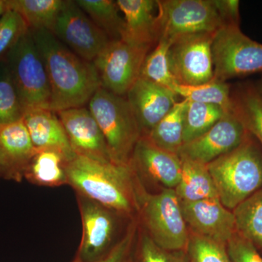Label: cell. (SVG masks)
I'll return each instance as SVG.
<instances>
[{
    "label": "cell",
    "mask_w": 262,
    "mask_h": 262,
    "mask_svg": "<svg viewBox=\"0 0 262 262\" xmlns=\"http://www.w3.org/2000/svg\"><path fill=\"white\" fill-rule=\"evenodd\" d=\"M30 31L47 72L51 110L58 113L85 106L101 87L94 63L77 56L50 31Z\"/></svg>",
    "instance_id": "cell-1"
},
{
    "label": "cell",
    "mask_w": 262,
    "mask_h": 262,
    "mask_svg": "<svg viewBox=\"0 0 262 262\" xmlns=\"http://www.w3.org/2000/svg\"><path fill=\"white\" fill-rule=\"evenodd\" d=\"M67 184L93 201L130 218H137L146 190L130 165L75 155L66 164Z\"/></svg>",
    "instance_id": "cell-2"
},
{
    "label": "cell",
    "mask_w": 262,
    "mask_h": 262,
    "mask_svg": "<svg viewBox=\"0 0 262 262\" xmlns=\"http://www.w3.org/2000/svg\"><path fill=\"white\" fill-rule=\"evenodd\" d=\"M207 167L221 203L231 211L262 189V147L250 134L238 147Z\"/></svg>",
    "instance_id": "cell-3"
},
{
    "label": "cell",
    "mask_w": 262,
    "mask_h": 262,
    "mask_svg": "<svg viewBox=\"0 0 262 262\" xmlns=\"http://www.w3.org/2000/svg\"><path fill=\"white\" fill-rule=\"evenodd\" d=\"M88 108L104 136L113 161L130 165L141 133L126 97L101 87L90 100Z\"/></svg>",
    "instance_id": "cell-4"
},
{
    "label": "cell",
    "mask_w": 262,
    "mask_h": 262,
    "mask_svg": "<svg viewBox=\"0 0 262 262\" xmlns=\"http://www.w3.org/2000/svg\"><path fill=\"white\" fill-rule=\"evenodd\" d=\"M82 224V236L76 259L98 262L111 252L126 234L130 218L75 192Z\"/></svg>",
    "instance_id": "cell-5"
},
{
    "label": "cell",
    "mask_w": 262,
    "mask_h": 262,
    "mask_svg": "<svg viewBox=\"0 0 262 262\" xmlns=\"http://www.w3.org/2000/svg\"><path fill=\"white\" fill-rule=\"evenodd\" d=\"M137 220L151 239L170 251H185L189 239L181 203L173 189L143 192Z\"/></svg>",
    "instance_id": "cell-6"
},
{
    "label": "cell",
    "mask_w": 262,
    "mask_h": 262,
    "mask_svg": "<svg viewBox=\"0 0 262 262\" xmlns=\"http://www.w3.org/2000/svg\"><path fill=\"white\" fill-rule=\"evenodd\" d=\"M7 56L8 68L24 113L32 110H51V87L47 72L30 30Z\"/></svg>",
    "instance_id": "cell-7"
},
{
    "label": "cell",
    "mask_w": 262,
    "mask_h": 262,
    "mask_svg": "<svg viewBox=\"0 0 262 262\" xmlns=\"http://www.w3.org/2000/svg\"><path fill=\"white\" fill-rule=\"evenodd\" d=\"M212 54L215 80L262 73V45L246 36L239 25H225L215 33Z\"/></svg>",
    "instance_id": "cell-8"
},
{
    "label": "cell",
    "mask_w": 262,
    "mask_h": 262,
    "mask_svg": "<svg viewBox=\"0 0 262 262\" xmlns=\"http://www.w3.org/2000/svg\"><path fill=\"white\" fill-rule=\"evenodd\" d=\"M158 39L198 33H215L225 26L214 0H158Z\"/></svg>",
    "instance_id": "cell-9"
},
{
    "label": "cell",
    "mask_w": 262,
    "mask_h": 262,
    "mask_svg": "<svg viewBox=\"0 0 262 262\" xmlns=\"http://www.w3.org/2000/svg\"><path fill=\"white\" fill-rule=\"evenodd\" d=\"M151 48L122 39L112 40L93 62L101 87L118 96H126L140 77Z\"/></svg>",
    "instance_id": "cell-10"
},
{
    "label": "cell",
    "mask_w": 262,
    "mask_h": 262,
    "mask_svg": "<svg viewBox=\"0 0 262 262\" xmlns=\"http://www.w3.org/2000/svg\"><path fill=\"white\" fill-rule=\"evenodd\" d=\"M215 33L187 34L172 40L169 63L177 84L198 85L213 80L212 43Z\"/></svg>",
    "instance_id": "cell-11"
},
{
    "label": "cell",
    "mask_w": 262,
    "mask_h": 262,
    "mask_svg": "<svg viewBox=\"0 0 262 262\" xmlns=\"http://www.w3.org/2000/svg\"><path fill=\"white\" fill-rule=\"evenodd\" d=\"M52 33L77 56L92 63L112 41L76 1H66Z\"/></svg>",
    "instance_id": "cell-12"
},
{
    "label": "cell",
    "mask_w": 262,
    "mask_h": 262,
    "mask_svg": "<svg viewBox=\"0 0 262 262\" xmlns=\"http://www.w3.org/2000/svg\"><path fill=\"white\" fill-rule=\"evenodd\" d=\"M249 134L233 112L227 113L204 134L183 144L180 158L208 165L238 147Z\"/></svg>",
    "instance_id": "cell-13"
},
{
    "label": "cell",
    "mask_w": 262,
    "mask_h": 262,
    "mask_svg": "<svg viewBox=\"0 0 262 262\" xmlns=\"http://www.w3.org/2000/svg\"><path fill=\"white\" fill-rule=\"evenodd\" d=\"M130 166L143 187L158 186L175 189L182 172L178 155L158 147L146 136H141L131 156Z\"/></svg>",
    "instance_id": "cell-14"
},
{
    "label": "cell",
    "mask_w": 262,
    "mask_h": 262,
    "mask_svg": "<svg viewBox=\"0 0 262 262\" xmlns=\"http://www.w3.org/2000/svg\"><path fill=\"white\" fill-rule=\"evenodd\" d=\"M180 203L183 216L191 233L226 244L235 233L233 211L226 208L220 198Z\"/></svg>",
    "instance_id": "cell-15"
},
{
    "label": "cell",
    "mask_w": 262,
    "mask_h": 262,
    "mask_svg": "<svg viewBox=\"0 0 262 262\" xmlns=\"http://www.w3.org/2000/svg\"><path fill=\"white\" fill-rule=\"evenodd\" d=\"M56 114L75 155L98 161L113 162L104 136L89 108H69Z\"/></svg>",
    "instance_id": "cell-16"
},
{
    "label": "cell",
    "mask_w": 262,
    "mask_h": 262,
    "mask_svg": "<svg viewBox=\"0 0 262 262\" xmlns=\"http://www.w3.org/2000/svg\"><path fill=\"white\" fill-rule=\"evenodd\" d=\"M125 97L139 124L141 136H147L178 101V96L173 90L142 77L136 81Z\"/></svg>",
    "instance_id": "cell-17"
},
{
    "label": "cell",
    "mask_w": 262,
    "mask_h": 262,
    "mask_svg": "<svg viewBox=\"0 0 262 262\" xmlns=\"http://www.w3.org/2000/svg\"><path fill=\"white\" fill-rule=\"evenodd\" d=\"M25 123L36 149H53L67 160L75 156L61 120L51 110H32L24 114Z\"/></svg>",
    "instance_id": "cell-18"
},
{
    "label": "cell",
    "mask_w": 262,
    "mask_h": 262,
    "mask_svg": "<svg viewBox=\"0 0 262 262\" xmlns=\"http://www.w3.org/2000/svg\"><path fill=\"white\" fill-rule=\"evenodd\" d=\"M117 6L124 15L121 39L131 44L151 48L158 42L156 32V1L117 0Z\"/></svg>",
    "instance_id": "cell-19"
},
{
    "label": "cell",
    "mask_w": 262,
    "mask_h": 262,
    "mask_svg": "<svg viewBox=\"0 0 262 262\" xmlns=\"http://www.w3.org/2000/svg\"><path fill=\"white\" fill-rule=\"evenodd\" d=\"M64 155L53 149H36L22 173L36 185L59 187L67 184Z\"/></svg>",
    "instance_id": "cell-20"
},
{
    "label": "cell",
    "mask_w": 262,
    "mask_h": 262,
    "mask_svg": "<svg viewBox=\"0 0 262 262\" xmlns=\"http://www.w3.org/2000/svg\"><path fill=\"white\" fill-rule=\"evenodd\" d=\"M182 172L174 189L180 202H195L219 198L216 187L208 167L204 164L180 158Z\"/></svg>",
    "instance_id": "cell-21"
},
{
    "label": "cell",
    "mask_w": 262,
    "mask_h": 262,
    "mask_svg": "<svg viewBox=\"0 0 262 262\" xmlns=\"http://www.w3.org/2000/svg\"><path fill=\"white\" fill-rule=\"evenodd\" d=\"M0 149L11 162L17 174L22 173L36 151L23 119L0 124Z\"/></svg>",
    "instance_id": "cell-22"
},
{
    "label": "cell",
    "mask_w": 262,
    "mask_h": 262,
    "mask_svg": "<svg viewBox=\"0 0 262 262\" xmlns=\"http://www.w3.org/2000/svg\"><path fill=\"white\" fill-rule=\"evenodd\" d=\"M232 111L262 147V99L254 84H239L232 91Z\"/></svg>",
    "instance_id": "cell-23"
},
{
    "label": "cell",
    "mask_w": 262,
    "mask_h": 262,
    "mask_svg": "<svg viewBox=\"0 0 262 262\" xmlns=\"http://www.w3.org/2000/svg\"><path fill=\"white\" fill-rule=\"evenodd\" d=\"M65 0H7L8 10L20 15L30 30L53 32Z\"/></svg>",
    "instance_id": "cell-24"
},
{
    "label": "cell",
    "mask_w": 262,
    "mask_h": 262,
    "mask_svg": "<svg viewBox=\"0 0 262 262\" xmlns=\"http://www.w3.org/2000/svg\"><path fill=\"white\" fill-rule=\"evenodd\" d=\"M188 101L182 99L174 105L146 136L153 144L164 150L179 154L184 144V117Z\"/></svg>",
    "instance_id": "cell-25"
},
{
    "label": "cell",
    "mask_w": 262,
    "mask_h": 262,
    "mask_svg": "<svg viewBox=\"0 0 262 262\" xmlns=\"http://www.w3.org/2000/svg\"><path fill=\"white\" fill-rule=\"evenodd\" d=\"M76 3L111 40L121 39L125 22L116 1L77 0Z\"/></svg>",
    "instance_id": "cell-26"
},
{
    "label": "cell",
    "mask_w": 262,
    "mask_h": 262,
    "mask_svg": "<svg viewBox=\"0 0 262 262\" xmlns=\"http://www.w3.org/2000/svg\"><path fill=\"white\" fill-rule=\"evenodd\" d=\"M236 232L262 251V189L233 210Z\"/></svg>",
    "instance_id": "cell-27"
},
{
    "label": "cell",
    "mask_w": 262,
    "mask_h": 262,
    "mask_svg": "<svg viewBox=\"0 0 262 262\" xmlns=\"http://www.w3.org/2000/svg\"><path fill=\"white\" fill-rule=\"evenodd\" d=\"M172 90L183 99L215 105L227 113L232 112V90L227 82L213 79L198 85L176 84Z\"/></svg>",
    "instance_id": "cell-28"
},
{
    "label": "cell",
    "mask_w": 262,
    "mask_h": 262,
    "mask_svg": "<svg viewBox=\"0 0 262 262\" xmlns=\"http://www.w3.org/2000/svg\"><path fill=\"white\" fill-rule=\"evenodd\" d=\"M226 113L215 105L188 101L184 117V144L210 130Z\"/></svg>",
    "instance_id": "cell-29"
},
{
    "label": "cell",
    "mask_w": 262,
    "mask_h": 262,
    "mask_svg": "<svg viewBox=\"0 0 262 262\" xmlns=\"http://www.w3.org/2000/svg\"><path fill=\"white\" fill-rule=\"evenodd\" d=\"M172 40L160 39L154 49L149 52L143 64L140 77L160 85L173 89L177 84L170 72L169 49Z\"/></svg>",
    "instance_id": "cell-30"
},
{
    "label": "cell",
    "mask_w": 262,
    "mask_h": 262,
    "mask_svg": "<svg viewBox=\"0 0 262 262\" xmlns=\"http://www.w3.org/2000/svg\"><path fill=\"white\" fill-rule=\"evenodd\" d=\"M133 262L188 261L185 251H170L160 247L139 225L133 252Z\"/></svg>",
    "instance_id": "cell-31"
},
{
    "label": "cell",
    "mask_w": 262,
    "mask_h": 262,
    "mask_svg": "<svg viewBox=\"0 0 262 262\" xmlns=\"http://www.w3.org/2000/svg\"><path fill=\"white\" fill-rule=\"evenodd\" d=\"M185 253L188 262H232L227 244L191 232Z\"/></svg>",
    "instance_id": "cell-32"
},
{
    "label": "cell",
    "mask_w": 262,
    "mask_h": 262,
    "mask_svg": "<svg viewBox=\"0 0 262 262\" xmlns=\"http://www.w3.org/2000/svg\"><path fill=\"white\" fill-rule=\"evenodd\" d=\"M24 114L18 93L6 67L0 70V124L22 120Z\"/></svg>",
    "instance_id": "cell-33"
},
{
    "label": "cell",
    "mask_w": 262,
    "mask_h": 262,
    "mask_svg": "<svg viewBox=\"0 0 262 262\" xmlns=\"http://www.w3.org/2000/svg\"><path fill=\"white\" fill-rule=\"evenodd\" d=\"M29 29L14 10H8L0 18V57L10 51Z\"/></svg>",
    "instance_id": "cell-34"
},
{
    "label": "cell",
    "mask_w": 262,
    "mask_h": 262,
    "mask_svg": "<svg viewBox=\"0 0 262 262\" xmlns=\"http://www.w3.org/2000/svg\"><path fill=\"white\" fill-rule=\"evenodd\" d=\"M232 262H262V256L256 246L237 232L227 244Z\"/></svg>",
    "instance_id": "cell-35"
},
{
    "label": "cell",
    "mask_w": 262,
    "mask_h": 262,
    "mask_svg": "<svg viewBox=\"0 0 262 262\" xmlns=\"http://www.w3.org/2000/svg\"><path fill=\"white\" fill-rule=\"evenodd\" d=\"M138 220L131 222L126 234L107 256L98 262H133V252L138 230Z\"/></svg>",
    "instance_id": "cell-36"
},
{
    "label": "cell",
    "mask_w": 262,
    "mask_h": 262,
    "mask_svg": "<svg viewBox=\"0 0 262 262\" xmlns=\"http://www.w3.org/2000/svg\"><path fill=\"white\" fill-rule=\"evenodd\" d=\"M215 7L225 25H239V2L237 0H214Z\"/></svg>",
    "instance_id": "cell-37"
},
{
    "label": "cell",
    "mask_w": 262,
    "mask_h": 262,
    "mask_svg": "<svg viewBox=\"0 0 262 262\" xmlns=\"http://www.w3.org/2000/svg\"><path fill=\"white\" fill-rule=\"evenodd\" d=\"M13 173L16 175L14 167L11 162L5 154L4 151L0 149V173Z\"/></svg>",
    "instance_id": "cell-38"
},
{
    "label": "cell",
    "mask_w": 262,
    "mask_h": 262,
    "mask_svg": "<svg viewBox=\"0 0 262 262\" xmlns=\"http://www.w3.org/2000/svg\"><path fill=\"white\" fill-rule=\"evenodd\" d=\"M7 10H8L7 0H0V18L3 16Z\"/></svg>",
    "instance_id": "cell-39"
},
{
    "label": "cell",
    "mask_w": 262,
    "mask_h": 262,
    "mask_svg": "<svg viewBox=\"0 0 262 262\" xmlns=\"http://www.w3.org/2000/svg\"><path fill=\"white\" fill-rule=\"evenodd\" d=\"M255 88H256V91H257L258 94H259L260 97L262 99V77L258 81L257 83L254 84Z\"/></svg>",
    "instance_id": "cell-40"
},
{
    "label": "cell",
    "mask_w": 262,
    "mask_h": 262,
    "mask_svg": "<svg viewBox=\"0 0 262 262\" xmlns=\"http://www.w3.org/2000/svg\"><path fill=\"white\" fill-rule=\"evenodd\" d=\"M72 262H80V261H79L78 260L76 259V258H75V259H74L73 261H72Z\"/></svg>",
    "instance_id": "cell-41"
}]
</instances>
